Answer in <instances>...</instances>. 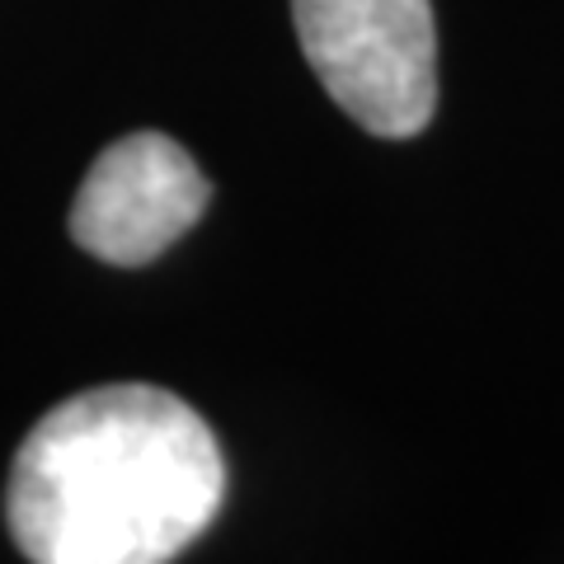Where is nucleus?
I'll return each instance as SVG.
<instances>
[{
    "label": "nucleus",
    "mask_w": 564,
    "mask_h": 564,
    "mask_svg": "<svg viewBox=\"0 0 564 564\" xmlns=\"http://www.w3.org/2000/svg\"><path fill=\"white\" fill-rule=\"evenodd\" d=\"M226 462L198 410L161 386H95L29 429L6 522L33 564H161L221 513Z\"/></svg>",
    "instance_id": "f257e3e1"
},
{
    "label": "nucleus",
    "mask_w": 564,
    "mask_h": 564,
    "mask_svg": "<svg viewBox=\"0 0 564 564\" xmlns=\"http://www.w3.org/2000/svg\"><path fill=\"white\" fill-rule=\"evenodd\" d=\"M315 80L372 137H414L437 109V33L429 0H292Z\"/></svg>",
    "instance_id": "f03ea898"
},
{
    "label": "nucleus",
    "mask_w": 564,
    "mask_h": 564,
    "mask_svg": "<svg viewBox=\"0 0 564 564\" xmlns=\"http://www.w3.org/2000/svg\"><path fill=\"white\" fill-rule=\"evenodd\" d=\"M212 188L198 161L165 132H128L99 151V161L70 198V240L113 269L161 259L207 212Z\"/></svg>",
    "instance_id": "7ed1b4c3"
}]
</instances>
